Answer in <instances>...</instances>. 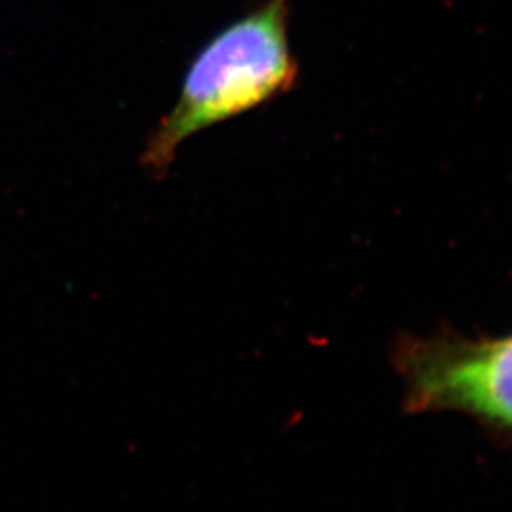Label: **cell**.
I'll list each match as a JSON object with an SVG mask.
<instances>
[{
    "instance_id": "6da1fadb",
    "label": "cell",
    "mask_w": 512,
    "mask_h": 512,
    "mask_svg": "<svg viewBox=\"0 0 512 512\" xmlns=\"http://www.w3.org/2000/svg\"><path fill=\"white\" fill-rule=\"evenodd\" d=\"M290 0H260L213 35L183 75L178 99L155 125L140 155L148 175L163 178L188 138L270 104L298 80L291 52Z\"/></svg>"
},
{
    "instance_id": "7a4b0ae2",
    "label": "cell",
    "mask_w": 512,
    "mask_h": 512,
    "mask_svg": "<svg viewBox=\"0 0 512 512\" xmlns=\"http://www.w3.org/2000/svg\"><path fill=\"white\" fill-rule=\"evenodd\" d=\"M404 373L413 411L454 409L512 429V336L416 348Z\"/></svg>"
}]
</instances>
